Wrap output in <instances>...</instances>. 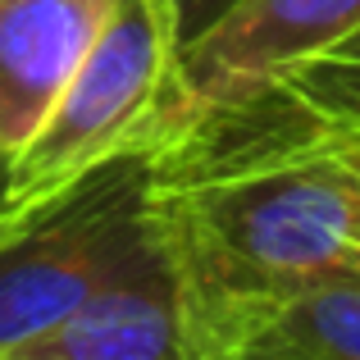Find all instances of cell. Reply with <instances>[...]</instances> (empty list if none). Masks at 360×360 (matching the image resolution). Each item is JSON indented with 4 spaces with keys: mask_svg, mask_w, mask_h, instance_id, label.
I'll use <instances>...</instances> for the list:
<instances>
[{
    "mask_svg": "<svg viewBox=\"0 0 360 360\" xmlns=\"http://www.w3.org/2000/svg\"><path fill=\"white\" fill-rule=\"evenodd\" d=\"M141 210L178 278L192 360L251 301L360 278V169L283 82L150 146Z\"/></svg>",
    "mask_w": 360,
    "mask_h": 360,
    "instance_id": "cell-1",
    "label": "cell"
},
{
    "mask_svg": "<svg viewBox=\"0 0 360 360\" xmlns=\"http://www.w3.org/2000/svg\"><path fill=\"white\" fill-rule=\"evenodd\" d=\"M178 46L169 0H119L78 73L5 165V210L23 214L91 169L160 146Z\"/></svg>",
    "mask_w": 360,
    "mask_h": 360,
    "instance_id": "cell-2",
    "label": "cell"
},
{
    "mask_svg": "<svg viewBox=\"0 0 360 360\" xmlns=\"http://www.w3.org/2000/svg\"><path fill=\"white\" fill-rule=\"evenodd\" d=\"M141 233V155L82 174L0 238V356L27 347L115 274Z\"/></svg>",
    "mask_w": 360,
    "mask_h": 360,
    "instance_id": "cell-3",
    "label": "cell"
},
{
    "mask_svg": "<svg viewBox=\"0 0 360 360\" xmlns=\"http://www.w3.org/2000/svg\"><path fill=\"white\" fill-rule=\"evenodd\" d=\"M360 32V0H233L178 46L165 132L246 101Z\"/></svg>",
    "mask_w": 360,
    "mask_h": 360,
    "instance_id": "cell-4",
    "label": "cell"
},
{
    "mask_svg": "<svg viewBox=\"0 0 360 360\" xmlns=\"http://www.w3.org/2000/svg\"><path fill=\"white\" fill-rule=\"evenodd\" d=\"M5 360H192L178 278L141 210V233L73 315Z\"/></svg>",
    "mask_w": 360,
    "mask_h": 360,
    "instance_id": "cell-5",
    "label": "cell"
},
{
    "mask_svg": "<svg viewBox=\"0 0 360 360\" xmlns=\"http://www.w3.org/2000/svg\"><path fill=\"white\" fill-rule=\"evenodd\" d=\"M119 0H0V160H14Z\"/></svg>",
    "mask_w": 360,
    "mask_h": 360,
    "instance_id": "cell-6",
    "label": "cell"
},
{
    "mask_svg": "<svg viewBox=\"0 0 360 360\" xmlns=\"http://www.w3.org/2000/svg\"><path fill=\"white\" fill-rule=\"evenodd\" d=\"M196 360H360V278L251 301L201 338Z\"/></svg>",
    "mask_w": 360,
    "mask_h": 360,
    "instance_id": "cell-7",
    "label": "cell"
},
{
    "mask_svg": "<svg viewBox=\"0 0 360 360\" xmlns=\"http://www.w3.org/2000/svg\"><path fill=\"white\" fill-rule=\"evenodd\" d=\"M297 101L315 110L333 146L360 169V60L356 55H319L306 69L278 78Z\"/></svg>",
    "mask_w": 360,
    "mask_h": 360,
    "instance_id": "cell-8",
    "label": "cell"
},
{
    "mask_svg": "<svg viewBox=\"0 0 360 360\" xmlns=\"http://www.w3.org/2000/svg\"><path fill=\"white\" fill-rule=\"evenodd\" d=\"M224 5H233V0H169V9H174V18H178V37H183V41L196 37Z\"/></svg>",
    "mask_w": 360,
    "mask_h": 360,
    "instance_id": "cell-9",
    "label": "cell"
},
{
    "mask_svg": "<svg viewBox=\"0 0 360 360\" xmlns=\"http://www.w3.org/2000/svg\"><path fill=\"white\" fill-rule=\"evenodd\" d=\"M328 55H356V60H360V32L352 37V41H342L338 51H328Z\"/></svg>",
    "mask_w": 360,
    "mask_h": 360,
    "instance_id": "cell-10",
    "label": "cell"
},
{
    "mask_svg": "<svg viewBox=\"0 0 360 360\" xmlns=\"http://www.w3.org/2000/svg\"><path fill=\"white\" fill-rule=\"evenodd\" d=\"M9 224H14V210H5V201H0V238H5Z\"/></svg>",
    "mask_w": 360,
    "mask_h": 360,
    "instance_id": "cell-11",
    "label": "cell"
},
{
    "mask_svg": "<svg viewBox=\"0 0 360 360\" xmlns=\"http://www.w3.org/2000/svg\"><path fill=\"white\" fill-rule=\"evenodd\" d=\"M0 187H5V160H0Z\"/></svg>",
    "mask_w": 360,
    "mask_h": 360,
    "instance_id": "cell-12",
    "label": "cell"
}]
</instances>
